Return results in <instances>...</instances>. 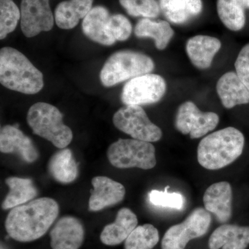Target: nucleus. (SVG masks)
<instances>
[{"mask_svg": "<svg viewBox=\"0 0 249 249\" xmlns=\"http://www.w3.org/2000/svg\"><path fill=\"white\" fill-rule=\"evenodd\" d=\"M0 82L7 89L36 94L44 87L43 74L20 52L6 47L0 51Z\"/></svg>", "mask_w": 249, "mask_h": 249, "instance_id": "obj_2", "label": "nucleus"}, {"mask_svg": "<svg viewBox=\"0 0 249 249\" xmlns=\"http://www.w3.org/2000/svg\"><path fill=\"white\" fill-rule=\"evenodd\" d=\"M51 176L58 182L70 183L76 179L78 166L70 149H60L52 155L48 163Z\"/></svg>", "mask_w": 249, "mask_h": 249, "instance_id": "obj_22", "label": "nucleus"}, {"mask_svg": "<svg viewBox=\"0 0 249 249\" xmlns=\"http://www.w3.org/2000/svg\"><path fill=\"white\" fill-rule=\"evenodd\" d=\"M138 224L137 215L132 210L123 208L119 210L114 222L108 224L101 234V241L107 246H117L127 240Z\"/></svg>", "mask_w": 249, "mask_h": 249, "instance_id": "obj_19", "label": "nucleus"}, {"mask_svg": "<svg viewBox=\"0 0 249 249\" xmlns=\"http://www.w3.org/2000/svg\"><path fill=\"white\" fill-rule=\"evenodd\" d=\"M244 146L243 134L235 127H226L201 139L197 147L198 162L206 169H221L239 158Z\"/></svg>", "mask_w": 249, "mask_h": 249, "instance_id": "obj_3", "label": "nucleus"}, {"mask_svg": "<svg viewBox=\"0 0 249 249\" xmlns=\"http://www.w3.org/2000/svg\"><path fill=\"white\" fill-rule=\"evenodd\" d=\"M232 188L230 183L222 181L213 183L205 192V209L212 213L218 222L226 223L232 216Z\"/></svg>", "mask_w": 249, "mask_h": 249, "instance_id": "obj_15", "label": "nucleus"}, {"mask_svg": "<svg viewBox=\"0 0 249 249\" xmlns=\"http://www.w3.org/2000/svg\"><path fill=\"white\" fill-rule=\"evenodd\" d=\"M27 121L34 133L46 139L59 149L71 143L73 132L63 122L58 108L47 103H37L29 108Z\"/></svg>", "mask_w": 249, "mask_h": 249, "instance_id": "obj_4", "label": "nucleus"}, {"mask_svg": "<svg viewBox=\"0 0 249 249\" xmlns=\"http://www.w3.org/2000/svg\"><path fill=\"white\" fill-rule=\"evenodd\" d=\"M21 19V12L14 0H0V39L14 31Z\"/></svg>", "mask_w": 249, "mask_h": 249, "instance_id": "obj_28", "label": "nucleus"}, {"mask_svg": "<svg viewBox=\"0 0 249 249\" xmlns=\"http://www.w3.org/2000/svg\"><path fill=\"white\" fill-rule=\"evenodd\" d=\"M160 10L174 24H183L200 14L201 0H160Z\"/></svg>", "mask_w": 249, "mask_h": 249, "instance_id": "obj_23", "label": "nucleus"}, {"mask_svg": "<svg viewBox=\"0 0 249 249\" xmlns=\"http://www.w3.org/2000/svg\"><path fill=\"white\" fill-rule=\"evenodd\" d=\"M237 1L244 9H249V0H237Z\"/></svg>", "mask_w": 249, "mask_h": 249, "instance_id": "obj_33", "label": "nucleus"}, {"mask_svg": "<svg viewBox=\"0 0 249 249\" xmlns=\"http://www.w3.org/2000/svg\"><path fill=\"white\" fill-rule=\"evenodd\" d=\"M217 10L219 19L229 30L238 31L245 27V9L237 0H217Z\"/></svg>", "mask_w": 249, "mask_h": 249, "instance_id": "obj_26", "label": "nucleus"}, {"mask_svg": "<svg viewBox=\"0 0 249 249\" xmlns=\"http://www.w3.org/2000/svg\"><path fill=\"white\" fill-rule=\"evenodd\" d=\"M168 188L169 186H167L164 191L152 190L149 193V200L155 206L181 210L184 202L182 195L178 193H168Z\"/></svg>", "mask_w": 249, "mask_h": 249, "instance_id": "obj_30", "label": "nucleus"}, {"mask_svg": "<svg viewBox=\"0 0 249 249\" xmlns=\"http://www.w3.org/2000/svg\"><path fill=\"white\" fill-rule=\"evenodd\" d=\"M107 156L109 163L121 169L150 170L157 164L155 146L150 142L137 139H119L109 147Z\"/></svg>", "mask_w": 249, "mask_h": 249, "instance_id": "obj_6", "label": "nucleus"}, {"mask_svg": "<svg viewBox=\"0 0 249 249\" xmlns=\"http://www.w3.org/2000/svg\"><path fill=\"white\" fill-rule=\"evenodd\" d=\"M110 16L109 11L104 6L93 7L82 23V29L85 35L100 45H114L116 41L109 34L107 27Z\"/></svg>", "mask_w": 249, "mask_h": 249, "instance_id": "obj_16", "label": "nucleus"}, {"mask_svg": "<svg viewBox=\"0 0 249 249\" xmlns=\"http://www.w3.org/2000/svg\"><path fill=\"white\" fill-rule=\"evenodd\" d=\"M219 118L212 111L203 112L192 101H186L178 107L175 125L178 132L189 134L191 139H198L213 130Z\"/></svg>", "mask_w": 249, "mask_h": 249, "instance_id": "obj_10", "label": "nucleus"}, {"mask_svg": "<svg viewBox=\"0 0 249 249\" xmlns=\"http://www.w3.org/2000/svg\"><path fill=\"white\" fill-rule=\"evenodd\" d=\"M155 62L148 55L131 50L119 51L107 59L101 70L100 78L103 86H114L124 80L150 73Z\"/></svg>", "mask_w": 249, "mask_h": 249, "instance_id": "obj_5", "label": "nucleus"}, {"mask_svg": "<svg viewBox=\"0 0 249 249\" xmlns=\"http://www.w3.org/2000/svg\"><path fill=\"white\" fill-rule=\"evenodd\" d=\"M235 67L237 76L249 90V43L241 49Z\"/></svg>", "mask_w": 249, "mask_h": 249, "instance_id": "obj_32", "label": "nucleus"}, {"mask_svg": "<svg viewBox=\"0 0 249 249\" xmlns=\"http://www.w3.org/2000/svg\"><path fill=\"white\" fill-rule=\"evenodd\" d=\"M134 34L138 37L153 39L157 49L163 50L173 38L175 32L166 21H154L149 18H143L136 24Z\"/></svg>", "mask_w": 249, "mask_h": 249, "instance_id": "obj_24", "label": "nucleus"}, {"mask_svg": "<svg viewBox=\"0 0 249 249\" xmlns=\"http://www.w3.org/2000/svg\"><path fill=\"white\" fill-rule=\"evenodd\" d=\"M220 40L211 36L199 35L187 41L186 50L193 65L199 70L211 67L214 55L220 50Z\"/></svg>", "mask_w": 249, "mask_h": 249, "instance_id": "obj_17", "label": "nucleus"}, {"mask_svg": "<svg viewBox=\"0 0 249 249\" xmlns=\"http://www.w3.org/2000/svg\"><path fill=\"white\" fill-rule=\"evenodd\" d=\"M167 85L163 77L146 73L124 84L121 101L125 106H144L159 102L164 96Z\"/></svg>", "mask_w": 249, "mask_h": 249, "instance_id": "obj_9", "label": "nucleus"}, {"mask_svg": "<svg viewBox=\"0 0 249 249\" xmlns=\"http://www.w3.org/2000/svg\"><path fill=\"white\" fill-rule=\"evenodd\" d=\"M52 249H79L85 240V229L79 219L71 216L60 218L51 231Z\"/></svg>", "mask_w": 249, "mask_h": 249, "instance_id": "obj_12", "label": "nucleus"}, {"mask_svg": "<svg viewBox=\"0 0 249 249\" xmlns=\"http://www.w3.org/2000/svg\"><path fill=\"white\" fill-rule=\"evenodd\" d=\"M216 89L221 102L227 109L249 103V90L235 72H227L221 76Z\"/></svg>", "mask_w": 249, "mask_h": 249, "instance_id": "obj_18", "label": "nucleus"}, {"mask_svg": "<svg viewBox=\"0 0 249 249\" xmlns=\"http://www.w3.org/2000/svg\"><path fill=\"white\" fill-rule=\"evenodd\" d=\"M6 183L9 186V192L1 205L4 210L26 204L37 196V188L31 178L13 177L6 178Z\"/></svg>", "mask_w": 249, "mask_h": 249, "instance_id": "obj_25", "label": "nucleus"}, {"mask_svg": "<svg viewBox=\"0 0 249 249\" xmlns=\"http://www.w3.org/2000/svg\"><path fill=\"white\" fill-rule=\"evenodd\" d=\"M249 245V227L223 224L209 239L211 249H246Z\"/></svg>", "mask_w": 249, "mask_h": 249, "instance_id": "obj_20", "label": "nucleus"}, {"mask_svg": "<svg viewBox=\"0 0 249 249\" xmlns=\"http://www.w3.org/2000/svg\"><path fill=\"white\" fill-rule=\"evenodd\" d=\"M89 201V211L96 212L120 203L125 196L124 185L107 177H95Z\"/></svg>", "mask_w": 249, "mask_h": 249, "instance_id": "obj_14", "label": "nucleus"}, {"mask_svg": "<svg viewBox=\"0 0 249 249\" xmlns=\"http://www.w3.org/2000/svg\"><path fill=\"white\" fill-rule=\"evenodd\" d=\"M160 241L158 230L153 225L145 224L136 227L124 241V249H152Z\"/></svg>", "mask_w": 249, "mask_h": 249, "instance_id": "obj_27", "label": "nucleus"}, {"mask_svg": "<svg viewBox=\"0 0 249 249\" xmlns=\"http://www.w3.org/2000/svg\"><path fill=\"white\" fill-rule=\"evenodd\" d=\"M21 29L27 37H33L53 27L54 17L49 0H22Z\"/></svg>", "mask_w": 249, "mask_h": 249, "instance_id": "obj_11", "label": "nucleus"}, {"mask_svg": "<svg viewBox=\"0 0 249 249\" xmlns=\"http://www.w3.org/2000/svg\"><path fill=\"white\" fill-rule=\"evenodd\" d=\"M108 31L116 41H124L130 37L132 26L128 19L122 14H114L108 21Z\"/></svg>", "mask_w": 249, "mask_h": 249, "instance_id": "obj_31", "label": "nucleus"}, {"mask_svg": "<svg viewBox=\"0 0 249 249\" xmlns=\"http://www.w3.org/2000/svg\"><path fill=\"white\" fill-rule=\"evenodd\" d=\"M209 211L196 208L181 224L170 228L163 236L162 249H185L188 242L202 237L209 231L211 224Z\"/></svg>", "mask_w": 249, "mask_h": 249, "instance_id": "obj_8", "label": "nucleus"}, {"mask_svg": "<svg viewBox=\"0 0 249 249\" xmlns=\"http://www.w3.org/2000/svg\"><path fill=\"white\" fill-rule=\"evenodd\" d=\"M126 12L132 17L155 18L160 14L157 0H119Z\"/></svg>", "mask_w": 249, "mask_h": 249, "instance_id": "obj_29", "label": "nucleus"}, {"mask_svg": "<svg viewBox=\"0 0 249 249\" xmlns=\"http://www.w3.org/2000/svg\"><path fill=\"white\" fill-rule=\"evenodd\" d=\"M113 124L121 132L132 138L147 142H157L161 139V129L149 119L140 106H124L113 116Z\"/></svg>", "mask_w": 249, "mask_h": 249, "instance_id": "obj_7", "label": "nucleus"}, {"mask_svg": "<svg viewBox=\"0 0 249 249\" xmlns=\"http://www.w3.org/2000/svg\"><path fill=\"white\" fill-rule=\"evenodd\" d=\"M93 0H67L59 3L55 9V21L62 29L76 27L92 9Z\"/></svg>", "mask_w": 249, "mask_h": 249, "instance_id": "obj_21", "label": "nucleus"}, {"mask_svg": "<svg viewBox=\"0 0 249 249\" xmlns=\"http://www.w3.org/2000/svg\"><path fill=\"white\" fill-rule=\"evenodd\" d=\"M58 214L56 201L49 197L39 198L10 211L5 221V229L14 240L33 242L45 235Z\"/></svg>", "mask_w": 249, "mask_h": 249, "instance_id": "obj_1", "label": "nucleus"}, {"mask_svg": "<svg viewBox=\"0 0 249 249\" xmlns=\"http://www.w3.org/2000/svg\"><path fill=\"white\" fill-rule=\"evenodd\" d=\"M0 151L5 154H16L27 163L38 159L39 152L34 142L15 125L3 126L0 131Z\"/></svg>", "mask_w": 249, "mask_h": 249, "instance_id": "obj_13", "label": "nucleus"}]
</instances>
